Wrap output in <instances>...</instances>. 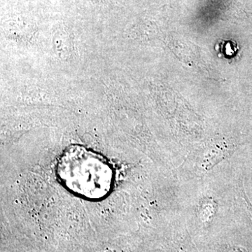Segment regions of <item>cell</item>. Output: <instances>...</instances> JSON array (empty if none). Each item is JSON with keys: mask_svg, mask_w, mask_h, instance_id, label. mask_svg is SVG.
Instances as JSON below:
<instances>
[{"mask_svg": "<svg viewBox=\"0 0 252 252\" xmlns=\"http://www.w3.org/2000/svg\"><path fill=\"white\" fill-rule=\"evenodd\" d=\"M57 172L67 188L88 198H102L112 187V170L103 158L79 146L64 152Z\"/></svg>", "mask_w": 252, "mask_h": 252, "instance_id": "cell-1", "label": "cell"}, {"mask_svg": "<svg viewBox=\"0 0 252 252\" xmlns=\"http://www.w3.org/2000/svg\"><path fill=\"white\" fill-rule=\"evenodd\" d=\"M242 192H243V197L244 200H245V203H246L247 207H248L249 213H250L252 220V203L250 202V199L248 198V195H247L246 193H245V189H243Z\"/></svg>", "mask_w": 252, "mask_h": 252, "instance_id": "cell-2", "label": "cell"}]
</instances>
